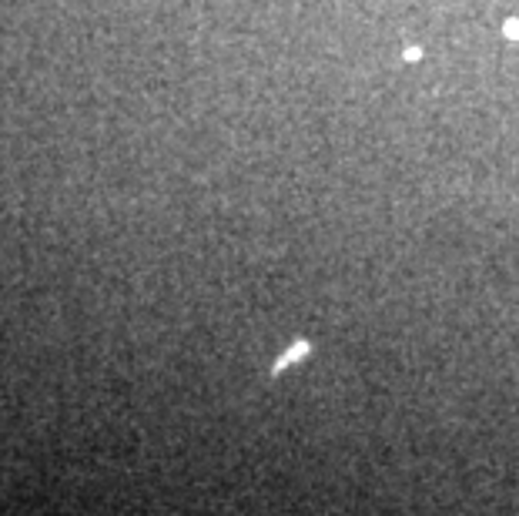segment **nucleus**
Masks as SVG:
<instances>
[{
	"label": "nucleus",
	"instance_id": "3",
	"mask_svg": "<svg viewBox=\"0 0 519 516\" xmlns=\"http://www.w3.org/2000/svg\"><path fill=\"white\" fill-rule=\"evenodd\" d=\"M419 54H422L419 47H406V60H419Z\"/></svg>",
	"mask_w": 519,
	"mask_h": 516
},
{
	"label": "nucleus",
	"instance_id": "2",
	"mask_svg": "<svg viewBox=\"0 0 519 516\" xmlns=\"http://www.w3.org/2000/svg\"><path fill=\"white\" fill-rule=\"evenodd\" d=\"M506 37H509V40L519 37V20H506Z\"/></svg>",
	"mask_w": 519,
	"mask_h": 516
},
{
	"label": "nucleus",
	"instance_id": "1",
	"mask_svg": "<svg viewBox=\"0 0 519 516\" xmlns=\"http://www.w3.org/2000/svg\"><path fill=\"white\" fill-rule=\"evenodd\" d=\"M305 352H308V342H295V345H292V349H288V352H285V355L278 359V362H275V372H281V369H285V365L292 362V359L305 355Z\"/></svg>",
	"mask_w": 519,
	"mask_h": 516
}]
</instances>
